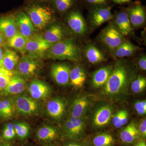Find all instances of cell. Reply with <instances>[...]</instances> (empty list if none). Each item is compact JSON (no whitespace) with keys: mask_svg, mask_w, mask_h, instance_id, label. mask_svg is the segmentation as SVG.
<instances>
[{"mask_svg":"<svg viewBox=\"0 0 146 146\" xmlns=\"http://www.w3.org/2000/svg\"><path fill=\"white\" fill-rule=\"evenodd\" d=\"M140 132L134 123H130L120 133L121 140L125 143L131 144L138 139Z\"/></svg>","mask_w":146,"mask_h":146,"instance_id":"19","label":"cell"},{"mask_svg":"<svg viewBox=\"0 0 146 146\" xmlns=\"http://www.w3.org/2000/svg\"><path fill=\"white\" fill-rule=\"evenodd\" d=\"M112 15L109 7H102L94 9L90 15V21L93 26H100L106 22L111 20Z\"/></svg>","mask_w":146,"mask_h":146,"instance_id":"11","label":"cell"},{"mask_svg":"<svg viewBox=\"0 0 146 146\" xmlns=\"http://www.w3.org/2000/svg\"><path fill=\"white\" fill-rule=\"evenodd\" d=\"M52 45L41 35H33L28 39L25 53L32 57L39 58L46 54Z\"/></svg>","mask_w":146,"mask_h":146,"instance_id":"5","label":"cell"},{"mask_svg":"<svg viewBox=\"0 0 146 146\" xmlns=\"http://www.w3.org/2000/svg\"><path fill=\"white\" fill-rule=\"evenodd\" d=\"M100 39L110 50H116L124 41L123 35L113 24H109L103 30Z\"/></svg>","mask_w":146,"mask_h":146,"instance_id":"4","label":"cell"},{"mask_svg":"<svg viewBox=\"0 0 146 146\" xmlns=\"http://www.w3.org/2000/svg\"><path fill=\"white\" fill-rule=\"evenodd\" d=\"M140 135H142L143 137H146V118L143 119V120L140 123L139 125V129Z\"/></svg>","mask_w":146,"mask_h":146,"instance_id":"40","label":"cell"},{"mask_svg":"<svg viewBox=\"0 0 146 146\" xmlns=\"http://www.w3.org/2000/svg\"><path fill=\"white\" fill-rule=\"evenodd\" d=\"M57 131L52 127L44 126L39 128L36 132V137L40 141H50L57 138Z\"/></svg>","mask_w":146,"mask_h":146,"instance_id":"26","label":"cell"},{"mask_svg":"<svg viewBox=\"0 0 146 146\" xmlns=\"http://www.w3.org/2000/svg\"><path fill=\"white\" fill-rule=\"evenodd\" d=\"M138 65L142 70L145 71L146 70V57L145 56H141L138 61Z\"/></svg>","mask_w":146,"mask_h":146,"instance_id":"42","label":"cell"},{"mask_svg":"<svg viewBox=\"0 0 146 146\" xmlns=\"http://www.w3.org/2000/svg\"><path fill=\"white\" fill-rule=\"evenodd\" d=\"M146 86V78L144 77L140 76L131 83V89L133 92L137 94L143 91Z\"/></svg>","mask_w":146,"mask_h":146,"instance_id":"33","label":"cell"},{"mask_svg":"<svg viewBox=\"0 0 146 146\" xmlns=\"http://www.w3.org/2000/svg\"><path fill=\"white\" fill-rule=\"evenodd\" d=\"M13 107L10 101H0V117L4 119L10 117L13 114Z\"/></svg>","mask_w":146,"mask_h":146,"instance_id":"30","label":"cell"},{"mask_svg":"<svg viewBox=\"0 0 146 146\" xmlns=\"http://www.w3.org/2000/svg\"><path fill=\"white\" fill-rule=\"evenodd\" d=\"M65 109L64 104L58 99L51 100L47 104V111L50 116L53 118L58 119L62 117Z\"/></svg>","mask_w":146,"mask_h":146,"instance_id":"22","label":"cell"},{"mask_svg":"<svg viewBox=\"0 0 146 146\" xmlns=\"http://www.w3.org/2000/svg\"><path fill=\"white\" fill-rule=\"evenodd\" d=\"M25 88V82L23 79L20 76H13L4 90L7 95H15L23 93Z\"/></svg>","mask_w":146,"mask_h":146,"instance_id":"18","label":"cell"},{"mask_svg":"<svg viewBox=\"0 0 146 146\" xmlns=\"http://www.w3.org/2000/svg\"><path fill=\"white\" fill-rule=\"evenodd\" d=\"M70 68L66 64H55L51 68V74L56 83L60 85H65L70 81Z\"/></svg>","mask_w":146,"mask_h":146,"instance_id":"7","label":"cell"},{"mask_svg":"<svg viewBox=\"0 0 146 146\" xmlns=\"http://www.w3.org/2000/svg\"><path fill=\"white\" fill-rule=\"evenodd\" d=\"M65 146H81L80 145H78L75 143H71L68 144L67 145Z\"/></svg>","mask_w":146,"mask_h":146,"instance_id":"48","label":"cell"},{"mask_svg":"<svg viewBox=\"0 0 146 146\" xmlns=\"http://www.w3.org/2000/svg\"><path fill=\"white\" fill-rule=\"evenodd\" d=\"M137 49L138 48L131 42L124 41L115 50V55L119 58L130 56L135 52Z\"/></svg>","mask_w":146,"mask_h":146,"instance_id":"27","label":"cell"},{"mask_svg":"<svg viewBox=\"0 0 146 146\" xmlns=\"http://www.w3.org/2000/svg\"><path fill=\"white\" fill-rule=\"evenodd\" d=\"M112 110L108 106H104L98 110L94 119V124L98 127L106 125L111 118Z\"/></svg>","mask_w":146,"mask_h":146,"instance_id":"21","label":"cell"},{"mask_svg":"<svg viewBox=\"0 0 146 146\" xmlns=\"http://www.w3.org/2000/svg\"><path fill=\"white\" fill-rule=\"evenodd\" d=\"M16 104L18 111L26 115L34 113L38 108V104L35 101L25 96H21L16 99Z\"/></svg>","mask_w":146,"mask_h":146,"instance_id":"12","label":"cell"},{"mask_svg":"<svg viewBox=\"0 0 146 146\" xmlns=\"http://www.w3.org/2000/svg\"><path fill=\"white\" fill-rule=\"evenodd\" d=\"M114 143V139L112 135L104 133L96 136L93 140L95 146H110Z\"/></svg>","mask_w":146,"mask_h":146,"instance_id":"29","label":"cell"},{"mask_svg":"<svg viewBox=\"0 0 146 146\" xmlns=\"http://www.w3.org/2000/svg\"><path fill=\"white\" fill-rule=\"evenodd\" d=\"M129 18L133 27H138L143 25L145 21V13L140 5L134 6L129 10Z\"/></svg>","mask_w":146,"mask_h":146,"instance_id":"16","label":"cell"},{"mask_svg":"<svg viewBox=\"0 0 146 146\" xmlns=\"http://www.w3.org/2000/svg\"><path fill=\"white\" fill-rule=\"evenodd\" d=\"M46 146H54L53 145H46Z\"/></svg>","mask_w":146,"mask_h":146,"instance_id":"51","label":"cell"},{"mask_svg":"<svg viewBox=\"0 0 146 146\" xmlns=\"http://www.w3.org/2000/svg\"><path fill=\"white\" fill-rule=\"evenodd\" d=\"M116 27L123 36L131 34L132 29L130 20L127 13L121 11L117 14L115 18Z\"/></svg>","mask_w":146,"mask_h":146,"instance_id":"17","label":"cell"},{"mask_svg":"<svg viewBox=\"0 0 146 146\" xmlns=\"http://www.w3.org/2000/svg\"><path fill=\"white\" fill-rule=\"evenodd\" d=\"M44 37L48 43L53 44L64 39L65 32L59 25H53L46 31Z\"/></svg>","mask_w":146,"mask_h":146,"instance_id":"15","label":"cell"},{"mask_svg":"<svg viewBox=\"0 0 146 146\" xmlns=\"http://www.w3.org/2000/svg\"><path fill=\"white\" fill-rule=\"evenodd\" d=\"M111 73L109 67L102 68L96 71L93 77L92 82L95 87H100L106 84Z\"/></svg>","mask_w":146,"mask_h":146,"instance_id":"24","label":"cell"},{"mask_svg":"<svg viewBox=\"0 0 146 146\" xmlns=\"http://www.w3.org/2000/svg\"><path fill=\"white\" fill-rule=\"evenodd\" d=\"M0 146H11V145H10V144H8V143H5V144H3V145H0Z\"/></svg>","mask_w":146,"mask_h":146,"instance_id":"49","label":"cell"},{"mask_svg":"<svg viewBox=\"0 0 146 146\" xmlns=\"http://www.w3.org/2000/svg\"><path fill=\"white\" fill-rule=\"evenodd\" d=\"M134 146H146L145 142V141H139Z\"/></svg>","mask_w":146,"mask_h":146,"instance_id":"46","label":"cell"},{"mask_svg":"<svg viewBox=\"0 0 146 146\" xmlns=\"http://www.w3.org/2000/svg\"><path fill=\"white\" fill-rule=\"evenodd\" d=\"M15 133L21 139L27 138L30 132V127L25 123H20L14 125Z\"/></svg>","mask_w":146,"mask_h":146,"instance_id":"32","label":"cell"},{"mask_svg":"<svg viewBox=\"0 0 146 146\" xmlns=\"http://www.w3.org/2000/svg\"><path fill=\"white\" fill-rule=\"evenodd\" d=\"M4 52L3 51V48L2 47L0 46V62L2 59L3 55Z\"/></svg>","mask_w":146,"mask_h":146,"instance_id":"47","label":"cell"},{"mask_svg":"<svg viewBox=\"0 0 146 146\" xmlns=\"http://www.w3.org/2000/svg\"><path fill=\"white\" fill-rule=\"evenodd\" d=\"M46 54L48 58L52 59L78 61L81 57V52L74 38H69L53 44Z\"/></svg>","mask_w":146,"mask_h":146,"instance_id":"1","label":"cell"},{"mask_svg":"<svg viewBox=\"0 0 146 146\" xmlns=\"http://www.w3.org/2000/svg\"><path fill=\"white\" fill-rule=\"evenodd\" d=\"M73 125L75 128L79 136H81L83 132L84 123L82 120L80 118H75L71 117L70 119Z\"/></svg>","mask_w":146,"mask_h":146,"instance_id":"37","label":"cell"},{"mask_svg":"<svg viewBox=\"0 0 146 146\" xmlns=\"http://www.w3.org/2000/svg\"><path fill=\"white\" fill-rule=\"evenodd\" d=\"M85 55L90 63L96 64L103 62L105 59L104 54L96 46L90 45L85 50Z\"/></svg>","mask_w":146,"mask_h":146,"instance_id":"25","label":"cell"},{"mask_svg":"<svg viewBox=\"0 0 146 146\" xmlns=\"http://www.w3.org/2000/svg\"><path fill=\"white\" fill-rule=\"evenodd\" d=\"M128 118V113L126 110H124L121 119L118 125L117 128H119L125 125L127 122Z\"/></svg>","mask_w":146,"mask_h":146,"instance_id":"41","label":"cell"},{"mask_svg":"<svg viewBox=\"0 0 146 146\" xmlns=\"http://www.w3.org/2000/svg\"><path fill=\"white\" fill-rule=\"evenodd\" d=\"M88 3L92 4L102 5L106 3L108 0H86Z\"/></svg>","mask_w":146,"mask_h":146,"instance_id":"43","label":"cell"},{"mask_svg":"<svg viewBox=\"0 0 146 146\" xmlns=\"http://www.w3.org/2000/svg\"><path fill=\"white\" fill-rule=\"evenodd\" d=\"M67 21L70 28L76 34L82 35L86 32V23L82 15L78 11L71 12L68 16Z\"/></svg>","mask_w":146,"mask_h":146,"instance_id":"9","label":"cell"},{"mask_svg":"<svg viewBox=\"0 0 146 146\" xmlns=\"http://www.w3.org/2000/svg\"><path fill=\"white\" fill-rule=\"evenodd\" d=\"M5 38L0 32V46L3 47L5 45Z\"/></svg>","mask_w":146,"mask_h":146,"instance_id":"44","label":"cell"},{"mask_svg":"<svg viewBox=\"0 0 146 146\" xmlns=\"http://www.w3.org/2000/svg\"><path fill=\"white\" fill-rule=\"evenodd\" d=\"M127 78L125 68L121 64H118L111 72L106 83V92L110 95L117 94L125 85Z\"/></svg>","mask_w":146,"mask_h":146,"instance_id":"2","label":"cell"},{"mask_svg":"<svg viewBox=\"0 0 146 146\" xmlns=\"http://www.w3.org/2000/svg\"><path fill=\"white\" fill-rule=\"evenodd\" d=\"M131 1V0H113V1L116 3L121 4L128 2Z\"/></svg>","mask_w":146,"mask_h":146,"instance_id":"45","label":"cell"},{"mask_svg":"<svg viewBox=\"0 0 146 146\" xmlns=\"http://www.w3.org/2000/svg\"><path fill=\"white\" fill-rule=\"evenodd\" d=\"M29 91L33 98L40 99L48 96L50 89L44 82L38 80H35L30 84Z\"/></svg>","mask_w":146,"mask_h":146,"instance_id":"13","label":"cell"},{"mask_svg":"<svg viewBox=\"0 0 146 146\" xmlns=\"http://www.w3.org/2000/svg\"><path fill=\"white\" fill-rule=\"evenodd\" d=\"M36 1H46V0H35Z\"/></svg>","mask_w":146,"mask_h":146,"instance_id":"50","label":"cell"},{"mask_svg":"<svg viewBox=\"0 0 146 146\" xmlns=\"http://www.w3.org/2000/svg\"><path fill=\"white\" fill-rule=\"evenodd\" d=\"M88 105V101L84 98L77 99L73 102L72 106V117L80 118Z\"/></svg>","mask_w":146,"mask_h":146,"instance_id":"28","label":"cell"},{"mask_svg":"<svg viewBox=\"0 0 146 146\" xmlns=\"http://www.w3.org/2000/svg\"><path fill=\"white\" fill-rule=\"evenodd\" d=\"M18 31L7 40V45L10 48L18 50L22 53H25V46L28 39Z\"/></svg>","mask_w":146,"mask_h":146,"instance_id":"23","label":"cell"},{"mask_svg":"<svg viewBox=\"0 0 146 146\" xmlns=\"http://www.w3.org/2000/svg\"><path fill=\"white\" fill-rule=\"evenodd\" d=\"M134 107L139 115H144L146 113V102L145 100L137 102L134 105Z\"/></svg>","mask_w":146,"mask_h":146,"instance_id":"38","label":"cell"},{"mask_svg":"<svg viewBox=\"0 0 146 146\" xmlns=\"http://www.w3.org/2000/svg\"><path fill=\"white\" fill-rule=\"evenodd\" d=\"M18 31L15 17L11 15L0 17V32L5 39H10Z\"/></svg>","mask_w":146,"mask_h":146,"instance_id":"10","label":"cell"},{"mask_svg":"<svg viewBox=\"0 0 146 146\" xmlns=\"http://www.w3.org/2000/svg\"><path fill=\"white\" fill-rule=\"evenodd\" d=\"M124 110H120L114 116L112 120V124L115 127L117 128L119 123L122 116Z\"/></svg>","mask_w":146,"mask_h":146,"instance_id":"39","label":"cell"},{"mask_svg":"<svg viewBox=\"0 0 146 146\" xmlns=\"http://www.w3.org/2000/svg\"><path fill=\"white\" fill-rule=\"evenodd\" d=\"M16 26L19 32L27 38L33 35L35 29L28 15L24 12L18 13L15 17Z\"/></svg>","mask_w":146,"mask_h":146,"instance_id":"8","label":"cell"},{"mask_svg":"<svg viewBox=\"0 0 146 146\" xmlns=\"http://www.w3.org/2000/svg\"><path fill=\"white\" fill-rule=\"evenodd\" d=\"M39 65L37 58L25 54L18 63V72L21 76L28 78L34 75Z\"/></svg>","mask_w":146,"mask_h":146,"instance_id":"6","label":"cell"},{"mask_svg":"<svg viewBox=\"0 0 146 146\" xmlns=\"http://www.w3.org/2000/svg\"><path fill=\"white\" fill-rule=\"evenodd\" d=\"M55 7L60 12L68 10L72 6L73 0H54Z\"/></svg>","mask_w":146,"mask_h":146,"instance_id":"34","label":"cell"},{"mask_svg":"<svg viewBox=\"0 0 146 146\" xmlns=\"http://www.w3.org/2000/svg\"><path fill=\"white\" fill-rule=\"evenodd\" d=\"M13 76V72L0 67V90L5 89Z\"/></svg>","mask_w":146,"mask_h":146,"instance_id":"31","label":"cell"},{"mask_svg":"<svg viewBox=\"0 0 146 146\" xmlns=\"http://www.w3.org/2000/svg\"><path fill=\"white\" fill-rule=\"evenodd\" d=\"M27 12L32 24L39 29L44 28L52 20L51 11L46 7L32 6L27 9Z\"/></svg>","mask_w":146,"mask_h":146,"instance_id":"3","label":"cell"},{"mask_svg":"<svg viewBox=\"0 0 146 146\" xmlns=\"http://www.w3.org/2000/svg\"><path fill=\"white\" fill-rule=\"evenodd\" d=\"M14 125L12 123H9L6 126L3 131V137L5 140L13 139L16 136Z\"/></svg>","mask_w":146,"mask_h":146,"instance_id":"36","label":"cell"},{"mask_svg":"<svg viewBox=\"0 0 146 146\" xmlns=\"http://www.w3.org/2000/svg\"><path fill=\"white\" fill-rule=\"evenodd\" d=\"M86 78V74L80 66H76L71 70L70 81L71 84L74 87L81 88L83 86Z\"/></svg>","mask_w":146,"mask_h":146,"instance_id":"20","label":"cell"},{"mask_svg":"<svg viewBox=\"0 0 146 146\" xmlns=\"http://www.w3.org/2000/svg\"><path fill=\"white\" fill-rule=\"evenodd\" d=\"M20 61L18 54L13 50L6 49L4 52L2 59L0 62V67L12 72Z\"/></svg>","mask_w":146,"mask_h":146,"instance_id":"14","label":"cell"},{"mask_svg":"<svg viewBox=\"0 0 146 146\" xmlns=\"http://www.w3.org/2000/svg\"><path fill=\"white\" fill-rule=\"evenodd\" d=\"M65 128L66 135L69 138L76 139L79 137L75 128L70 119L65 123Z\"/></svg>","mask_w":146,"mask_h":146,"instance_id":"35","label":"cell"}]
</instances>
